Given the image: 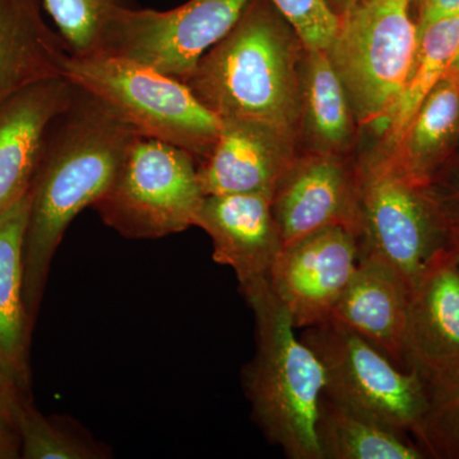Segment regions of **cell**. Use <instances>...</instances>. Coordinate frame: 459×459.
<instances>
[{"label": "cell", "mask_w": 459, "mask_h": 459, "mask_svg": "<svg viewBox=\"0 0 459 459\" xmlns=\"http://www.w3.org/2000/svg\"><path fill=\"white\" fill-rule=\"evenodd\" d=\"M137 135L78 87L71 105L51 124L29 189L23 265L25 304L32 325L66 229L107 193Z\"/></svg>", "instance_id": "obj_1"}, {"label": "cell", "mask_w": 459, "mask_h": 459, "mask_svg": "<svg viewBox=\"0 0 459 459\" xmlns=\"http://www.w3.org/2000/svg\"><path fill=\"white\" fill-rule=\"evenodd\" d=\"M286 22L270 0H249L186 82L221 119L255 124L285 142L300 115L294 38Z\"/></svg>", "instance_id": "obj_2"}, {"label": "cell", "mask_w": 459, "mask_h": 459, "mask_svg": "<svg viewBox=\"0 0 459 459\" xmlns=\"http://www.w3.org/2000/svg\"><path fill=\"white\" fill-rule=\"evenodd\" d=\"M255 319V358L243 386L255 424L287 458L322 459L316 439L325 374L316 353L296 337L291 316L270 281L241 291Z\"/></svg>", "instance_id": "obj_3"}, {"label": "cell", "mask_w": 459, "mask_h": 459, "mask_svg": "<svg viewBox=\"0 0 459 459\" xmlns=\"http://www.w3.org/2000/svg\"><path fill=\"white\" fill-rule=\"evenodd\" d=\"M65 77L101 102L138 134L183 148L197 164L212 150L222 119L186 83L124 57L71 56Z\"/></svg>", "instance_id": "obj_4"}, {"label": "cell", "mask_w": 459, "mask_h": 459, "mask_svg": "<svg viewBox=\"0 0 459 459\" xmlns=\"http://www.w3.org/2000/svg\"><path fill=\"white\" fill-rule=\"evenodd\" d=\"M411 0H358L342 11L327 50L353 114L386 129L406 89L419 47Z\"/></svg>", "instance_id": "obj_5"}, {"label": "cell", "mask_w": 459, "mask_h": 459, "mask_svg": "<svg viewBox=\"0 0 459 459\" xmlns=\"http://www.w3.org/2000/svg\"><path fill=\"white\" fill-rule=\"evenodd\" d=\"M197 169L183 148L138 134L93 208L105 225L133 240L186 231L195 226L205 197Z\"/></svg>", "instance_id": "obj_6"}, {"label": "cell", "mask_w": 459, "mask_h": 459, "mask_svg": "<svg viewBox=\"0 0 459 459\" xmlns=\"http://www.w3.org/2000/svg\"><path fill=\"white\" fill-rule=\"evenodd\" d=\"M358 188L359 255L379 256L412 285L446 249L448 221L425 186L392 160L365 169Z\"/></svg>", "instance_id": "obj_7"}, {"label": "cell", "mask_w": 459, "mask_h": 459, "mask_svg": "<svg viewBox=\"0 0 459 459\" xmlns=\"http://www.w3.org/2000/svg\"><path fill=\"white\" fill-rule=\"evenodd\" d=\"M300 340L319 359L329 397L403 433L419 424L429 398L418 374L402 370L376 346L331 319L304 328Z\"/></svg>", "instance_id": "obj_8"}, {"label": "cell", "mask_w": 459, "mask_h": 459, "mask_svg": "<svg viewBox=\"0 0 459 459\" xmlns=\"http://www.w3.org/2000/svg\"><path fill=\"white\" fill-rule=\"evenodd\" d=\"M247 2L188 0L169 11L119 9L102 32L98 53L132 60L186 83L202 57L238 22Z\"/></svg>", "instance_id": "obj_9"}, {"label": "cell", "mask_w": 459, "mask_h": 459, "mask_svg": "<svg viewBox=\"0 0 459 459\" xmlns=\"http://www.w3.org/2000/svg\"><path fill=\"white\" fill-rule=\"evenodd\" d=\"M358 262V237L342 225L320 229L282 247L270 283L296 329L331 318Z\"/></svg>", "instance_id": "obj_10"}, {"label": "cell", "mask_w": 459, "mask_h": 459, "mask_svg": "<svg viewBox=\"0 0 459 459\" xmlns=\"http://www.w3.org/2000/svg\"><path fill=\"white\" fill-rule=\"evenodd\" d=\"M404 365L427 386L459 370V268L446 247L411 285Z\"/></svg>", "instance_id": "obj_11"}, {"label": "cell", "mask_w": 459, "mask_h": 459, "mask_svg": "<svg viewBox=\"0 0 459 459\" xmlns=\"http://www.w3.org/2000/svg\"><path fill=\"white\" fill-rule=\"evenodd\" d=\"M195 226L210 235L213 261L235 272L240 291L271 280L283 247L271 195H205Z\"/></svg>", "instance_id": "obj_12"}, {"label": "cell", "mask_w": 459, "mask_h": 459, "mask_svg": "<svg viewBox=\"0 0 459 459\" xmlns=\"http://www.w3.org/2000/svg\"><path fill=\"white\" fill-rule=\"evenodd\" d=\"M283 247L328 226L359 232V188L334 157L294 164L272 198Z\"/></svg>", "instance_id": "obj_13"}, {"label": "cell", "mask_w": 459, "mask_h": 459, "mask_svg": "<svg viewBox=\"0 0 459 459\" xmlns=\"http://www.w3.org/2000/svg\"><path fill=\"white\" fill-rule=\"evenodd\" d=\"M74 93L65 77L48 78L0 105V210L29 192L51 124Z\"/></svg>", "instance_id": "obj_14"}, {"label": "cell", "mask_w": 459, "mask_h": 459, "mask_svg": "<svg viewBox=\"0 0 459 459\" xmlns=\"http://www.w3.org/2000/svg\"><path fill=\"white\" fill-rule=\"evenodd\" d=\"M410 290L409 281L389 263L373 255H359L351 280L329 319L355 332L406 370Z\"/></svg>", "instance_id": "obj_15"}, {"label": "cell", "mask_w": 459, "mask_h": 459, "mask_svg": "<svg viewBox=\"0 0 459 459\" xmlns=\"http://www.w3.org/2000/svg\"><path fill=\"white\" fill-rule=\"evenodd\" d=\"M286 142L255 124L222 119L212 150L198 164L204 195H271L291 170Z\"/></svg>", "instance_id": "obj_16"}, {"label": "cell", "mask_w": 459, "mask_h": 459, "mask_svg": "<svg viewBox=\"0 0 459 459\" xmlns=\"http://www.w3.org/2000/svg\"><path fill=\"white\" fill-rule=\"evenodd\" d=\"M29 192L0 210V371L30 395V341L33 325L25 304L23 249Z\"/></svg>", "instance_id": "obj_17"}, {"label": "cell", "mask_w": 459, "mask_h": 459, "mask_svg": "<svg viewBox=\"0 0 459 459\" xmlns=\"http://www.w3.org/2000/svg\"><path fill=\"white\" fill-rule=\"evenodd\" d=\"M69 51L41 0H0V105L30 84L65 77Z\"/></svg>", "instance_id": "obj_18"}, {"label": "cell", "mask_w": 459, "mask_h": 459, "mask_svg": "<svg viewBox=\"0 0 459 459\" xmlns=\"http://www.w3.org/2000/svg\"><path fill=\"white\" fill-rule=\"evenodd\" d=\"M322 459H424L407 433L343 406L323 392L316 418Z\"/></svg>", "instance_id": "obj_19"}, {"label": "cell", "mask_w": 459, "mask_h": 459, "mask_svg": "<svg viewBox=\"0 0 459 459\" xmlns=\"http://www.w3.org/2000/svg\"><path fill=\"white\" fill-rule=\"evenodd\" d=\"M459 120V74L449 71L428 98L402 140L400 156L392 160L407 177L428 186L430 171Z\"/></svg>", "instance_id": "obj_20"}, {"label": "cell", "mask_w": 459, "mask_h": 459, "mask_svg": "<svg viewBox=\"0 0 459 459\" xmlns=\"http://www.w3.org/2000/svg\"><path fill=\"white\" fill-rule=\"evenodd\" d=\"M458 53L459 13L419 30L412 74L386 126L389 138L398 146L429 93L451 71Z\"/></svg>", "instance_id": "obj_21"}, {"label": "cell", "mask_w": 459, "mask_h": 459, "mask_svg": "<svg viewBox=\"0 0 459 459\" xmlns=\"http://www.w3.org/2000/svg\"><path fill=\"white\" fill-rule=\"evenodd\" d=\"M305 100L316 137L327 147H341L351 137V105L342 81L325 50H307Z\"/></svg>", "instance_id": "obj_22"}, {"label": "cell", "mask_w": 459, "mask_h": 459, "mask_svg": "<svg viewBox=\"0 0 459 459\" xmlns=\"http://www.w3.org/2000/svg\"><path fill=\"white\" fill-rule=\"evenodd\" d=\"M16 431L21 442V458L100 459L104 449L80 425L71 420L47 418L36 410L31 398L23 402Z\"/></svg>", "instance_id": "obj_23"}, {"label": "cell", "mask_w": 459, "mask_h": 459, "mask_svg": "<svg viewBox=\"0 0 459 459\" xmlns=\"http://www.w3.org/2000/svg\"><path fill=\"white\" fill-rule=\"evenodd\" d=\"M428 388V409L411 431L428 458L459 459V370Z\"/></svg>", "instance_id": "obj_24"}, {"label": "cell", "mask_w": 459, "mask_h": 459, "mask_svg": "<svg viewBox=\"0 0 459 459\" xmlns=\"http://www.w3.org/2000/svg\"><path fill=\"white\" fill-rule=\"evenodd\" d=\"M71 56L98 53L102 32L119 9L132 0H41Z\"/></svg>", "instance_id": "obj_25"}, {"label": "cell", "mask_w": 459, "mask_h": 459, "mask_svg": "<svg viewBox=\"0 0 459 459\" xmlns=\"http://www.w3.org/2000/svg\"><path fill=\"white\" fill-rule=\"evenodd\" d=\"M307 50L329 49L340 26L327 0H270Z\"/></svg>", "instance_id": "obj_26"}, {"label": "cell", "mask_w": 459, "mask_h": 459, "mask_svg": "<svg viewBox=\"0 0 459 459\" xmlns=\"http://www.w3.org/2000/svg\"><path fill=\"white\" fill-rule=\"evenodd\" d=\"M27 398L30 395L23 394L13 380L0 371V427L16 431L18 415Z\"/></svg>", "instance_id": "obj_27"}, {"label": "cell", "mask_w": 459, "mask_h": 459, "mask_svg": "<svg viewBox=\"0 0 459 459\" xmlns=\"http://www.w3.org/2000/svg\"><path fill=\"white\" fill-rule=\"evenodd\" d=\"M459 13V0H420L419 30L435 21Z\"/></svg>", "instance_id": "obj_28"}, {"label": "cell", "mask_w": 459, "mask_h": 459, "mask_svg": "<svg viewBox=\"0 0 459 459\" xmlns=\"http://www.w3.org/2000/svg\"><path fill=\"white\" fill-rule=\"evenodd\" d=\"M21 458V442L17 431L0 427V459Z\"/></svg>", "instance_id": "obj_29"}, {"label": "cell", "mask_w": 459, "mask_h": 459, "mask_svg": "<svg viewBox=\"0 0 459 459\" xmlns=\"http://www.w3.org/2000/svg\"><path fill=\"white\" fill-rule=\"evenodd\" d=\"M437 208L446 217L449 225L459 223V179L455 183V189L452 190L451 199H446L443 204H437Z\"/></svg>", "instance_id": "obj_30"}, {"label": "cell", "mask_w": 459, "mask_h": 459, "mask_svg": "<svg viewBox=\"0 0 459 459\" xmlns=\"http://www.w3.org/2000/svg\"><path fill=\"white\" fill-rule=\"evenodd\" d=\"M446 249L451 253L455 264L459 268V223L449 225L448 241H446Z\"/></svg>", "instance_id": "obj_31"}, {"label": "cell", "mask_w": 459, "mask_h": 459, "mask_svg": "<svg viewBox=\"0 0 459 459\" xmlns=\"http://www.w3.org/2000/svg\"><path fill=\"white\" fill-rule=\"evenodd\" d=\"M333 2L340 5V7L344 11V9L350 7V5L353 4L355 2H358V0H333Z\"/></svg>", "instance_id": "obj_32"}, {"label": "cell", "mask_w": 459, "mask_h": 459, "mask_svg": "<svg viewBox=\"0 0 459 459\" xmlns=\"http://www.w3.org/2000/svg\"><path fill=\"white\" fill-rule=\"evenodd\" d=\"M451 71L457 72V74H459V53L458 56H455V62H453Z\"/></svg>", "instance_id": "obj_33"}]
</instances>
